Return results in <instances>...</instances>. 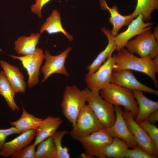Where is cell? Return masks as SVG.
<instances>
[{
  "label": "cell",
  "mask_w": 158,
  "mask_h": 158,
  "mask_svg": "<svg viewBox=\"0 0 158 158\" xmlns=\"http://www.w3.org/2000/svg\"><path fill=\"white\" fill-rule=\"evenodd\" d=\"M123 113L126 124L135 137L138 146L155 158L158 157V147L145 130L135 121L133 114L125 108Z\"/></svg>",
  "instance_id": "obj_8"
},
{
  "label": "cell",
  "mask_w": 158,
  "mask_h": 158,
  "mask_svg": "<svg viewBox=\"0 0 158 158\" xmlns=\"http://www.w3.org/2000/svg\"><path fill=\"white\" fill-rule=\"evenodd\" d=\"M40 37L39 33H32L29 36L20 37L15 41L14 49L18 55L31 54L35 51Z\"/></svg>",
  "instance_id": "obj_22"
},
{
  "label": "cell",
  "mask_w": 158,
  "mask_h": 158,
  "mask_svg": "<svg viewBox=\"0 0 158 158\" xmlns=\"http://www.w3.org/2000/svg\"><path fill=\"white\" fill-rule=\"evenodd\" d=\"M132 91L139 106L138 113L135 119L138 123L147 119L151 113L158 110V102L148 98L142 91L136 90Z\"/></svg>",
  "instance_id": "obj_20"
},
{
  "label": "cell",
  "mask_w": 158,
  "mask_h": 158,
  "mask_svg": "<svg viewBox=\"0 0 158 158\" xmlns=\"http://www.w3.org/2000/svg\"><path fill=\"white\" fill-rule=\"evenodd\" d=\"M51 0H35V3L31 6V11L37 14L40 18H42V9Z\"/></svg>",
  "instance_id": "obj_33"
},
{
  "label": "cell",
  "mask_w": 158,
  "mask_h": 158,
  "mask_svg": "<svg viewBox=\"0 0 158 158\" xmlns=\"http://www.w3.org/2000/svg\"><path fill=\"white\" fill-rule=\"evenodd\" d=\"M129 52L140 57L154 59L158 56V42L151 30H146L129 40L126 46Z\"/></svg>",
  "instance_id": "obj_6"
},
{
  "label": "cell",
  "mask_w": 158,
  "mask_h": 158,
  "mask_svg": "<svg viewBox=\"0 0 158 158\" xmlns=\"http://www.w3.org/2000/svg\"><path fill=\"white\" fill-rule=\"evenodd\" d=\"M158 8V0H137V4L132 13L134 18L141 14L144 21H148L151 18L153 11Z\"/></svg>",
  "instance_id": "obj_26"
},
{
  "label": "cell",
  "mask_w": 158,
  "mask_h": 158,
  "mask_svg": "<svg viewBox=\"0 0 158 158\" xmlns=\"http://www.w3.org/2000/svg\"><path fill=\"white\" fill-rule=\"evenodd\" d=\"M115 56L113 71L128 69L145 73L152 79L154 87H158L156 74L158 73V56L154 59L149 57H138L124 48L118 51Z\"/></svg>",
  "instance_id": "obj_1"
},
{
  "label": "cell",
  "mask_w": 158,
  "mask_h": 158,
  "mask_svg": "<svg viewBox=\"0 0 158 158\" xmlns=\"http://www.w3.org/2000/svg\"><path fill=\"white\" fill-rule=\"evenodd\" d=\"M0 65L5 74L16 93L25 92L26 86L24 77L19 68L6 61H0Z\"/></svg>",
  "instance_id": "obj_19"
},
{
  "label": "cell",
  "mask_w": 158,
  "mask_h": 158,
  "mask_svg": "<svg viewBox=\"0 0 158 158\" xmlns=\"http://www.w3.org/2000/svg\"><path fill=\"white\" fill-rule=\"evenodd\" d=\"M113 138L104 128L78 141L86 154L92 157L104 158L105 150L111 142Z\"/></svg>",
  "instance_id": "obj_7"
},
{
  "label": "cell",
  "mask_w": 158,
  "mask_h": 158,
  "mask_svg": "<svg viewBox=\"0 0 158 158\" xmlns=\"http://www.w3.org/2000/svg\"><path fill=\"white\" fill-rule=\"evenodd\" d=\"M101 8L102 10H108L110 14V23L113 28L111 30V33L115 37L120 30L123 26L128 25L134 18L132 14L124 16L118 11L117 6L114 5L110 8L108 6L106 0H99Z\"/></svg>",
  "instance_id": "obj_16"
},
{
  "label": "cell",
  "mask_w": 158,
  "mask_h": 158,
  "mask_svg": "<svg viewBox=\"0 0 158 158\" xmlns=\"http://www.w3.org/2000/svg\"><path fill=\"white\" fill-rule=\"evenodd\" d=\"M16 93L8 80L3 71H0V95L4 98L8 106L13 111H18L20 107L14 98Z\"/></svg>",
  "instance_id": "obj_24"
},
{
  "label": "cell",
  "mask_w": 158,
  "mask_h": 158,
  "mask_svg": "<svg viewBox=\"0 0 158 158\" xmlns=\"http://www.w3.org/2000/svg\"><path fill=\"white\" fill-rule=\"evenodd\" d=\"M37 145L35 158H57L52 136L41 141Z\"/></svg>",
  "instance_id": "obj_27"
},
{
  "label": "cell",
  "mask_w": 158,
  "mask_h": 158,
  "mask_svg": "<svg viewBox=\"0 0 158 158\" xmlns=\"http://www.w3.org/2000/svg\"><path fill=\"white\" fill-rule=\"evenodd\" d=\"M63 122L59 117L49 116L43 119L36 129L35 140L33 144L36 146L40 142L52 136Z\"/></svg>",
  "instance_id": "obj_18"
},
{
  "label": "cell",
  "mask_w": 158,
  "mask_h": 158,
  "mask_svg": "<svg viewBox=\"0 0 158 158\" xmlns=\"http://www.w3.org/2000/svg\"><path fill=\"white\" fill-rule=\"evenodd\" d=\"M104 128L89 106L86 104L79 114L75 125L69 133L74 140H78Z\"/></svg>",
  "instance_id": "obj_5"
},
{
  "label": "cell",
  "mask_w": 158,
  "mask_h": 158,
  "mask_svg": "<svg viewBox=\"0 0 158 158\" xmlns=\"http://www.w3.org/2000/svg\"><path fill=\"white\" fill-rule=\"evenodd\" d=\"M69 133V132L68 130H63L56 131L52 136L56 150L57 158H70L68 147H63L61 144L63 138Z\"/></svg>",
  "instance_id": "obj_28"
},
{
  "label": "cell",
  "mask_w": 158,
  "mask_h": 158,
  "mask_svg": "<svg viewBox=\"0 0 158 158\" xmlns=\"http://www.w3.org/2000/svg\"><path fill=\"white\" fill-rule=\"evenodd\" d=\"M46 31L49 34L61 33L70 41L73 40L72 36L68 34L63 28L61 21L60 13L56 9L53 10L47 18L40 30V33Z\"/></svg>",
  "instance_id": "obj_21"
},
{
  "label": "cell",
  "mask_w": 158,
  "mask_h": 158,
  "mask_svg": "<svg viewBox=\"0 0 158 158\" xmlns=\"http://www.w3.org/2000/svg\"><path fill=\"white\" fill-rule=\"evenodd\" d=\"M101 97L110 104L122 106L136 116L138 107L132 90L111 83L107 86L101 90Z\"/></svg>",
  "instance_id": "obj_2"
},
{
  "label": "cell",
  "mask_w": 158,
  "mask_h": 158,
  "mask_svg": "<svg viewBox=\"0 0 158 158\" xmlns=\"http://www.w3.org/2000/svg\"><path fill=\"white\" fill-rule=\"evenodd\" d=\"M21 132L14 127L6 129H0V150L3 148L7 137L11 135L20 134Z\"/></svg>",
  "instance_id": "obj_32"
},
{
  "label": "cell",
  "mask_w": 158,
  "mask_h": 158,
  "mask_svg": "<svg viewBox=\"0 0 158 158\" xmlns=\"http://www.w3.org/2000/svg\"><path fill=\"white\" fill-rule=\"evenodd\" d=\"M101 30L107 37L108 43L105 49L87 67L88 72L86 75L91 74L96 71L108 58L112 56L113 53L116 50L115 37L111 33L110 30L105 27L102 28Z\"/></svg>",
  "instance_id": "obj_17"
},
{
  "label": "cell",
  "mask_w": 158,
  "mask_h": 158,
  "mask_svg": "<svg viewBox=\"0 0 158 158\" xmlns=\"http://www.w3.org/2000/svg\"><path fill=\"white\" fill-rule=\"evenodd\" d=\"M36 146L33 144L28 145L12 154V158H35Z\"/></svg>",
  "instance_id": "obj_31"
},
{
  "label": "cell",
  "mask_w": 158,
  "mask_h": 158,
  "mask_svg": "<svg viewBox=\"0 0 158 158\" xmlns=\"http://www.w3.org/2000/svg\"><path fill=\"white\" fill-rule=\"evenodd\" d=\"M72 49L71 47H69L61 53L56 56H52L48 51L45 50V62L41 70L43 75L42 83L44 82L50 75L54 73L61 74L66 77L69 76V74L65 66V63L66 58Z\"/></svg>",
  "instance_id": "obj_11"
},
{
  "label": "cell",
  "mask_w": 158,
  "mask_h": 158,
  "mask_svg": "<svg viewBox=\"0 0 158 158\" xmlns=\"http://www.w3.org/2000/svg\"><path fill=\"white\" fill-rule=\"evenodd\" d=\"M116 118L114 124L106 128L113 137H117L123 140L132 148L138 146L134 136L129 130L123 115V110L120 106H114Z\"/></svg>",
  "instance_id": "obj_13"
},
{
  "label": "cell",
  "mask_w": 158,
  "mask_h": 158,
  "mask_svg": "<svg viewBox=\"0 0 158 158\" xmlns=\"http://www.w3.org/2000/svg\"><path fill=\"white\" fill-rule=\"evenodd\" d=\"M11 56L13 59L20 61L23 67L26 69L28 76V87L31 88L37 85L39 81L40 67L44 58L43 50L36 48L34 53L29 55L22 56L11 55Z\"/></svg>",
  "instance_id": "obj_10"
},
{
  "label": "cell",
  "mask_w": 158,
  "mask_h": 158,
  "mask_svg": "<svg viewBox=\"0 0 158 158\" xmlns=\"http://www.w3.org/2000/svg\"><path fill=\"white\" fill-rule=\"evenodd\" d=\"M144 21L142 15L140 13L129 24L126 30L117 34L115 37L116 51L125 47L127 42L134 37L151 29L154 23Z\"/></svg>",
  "instance_id": "obj_12"
},
{
  "label": "cell",
  "mask_w": 158,
  "mask_h": 158,
  "mask_svg": "<svg viewBox=\"0 0 158 158\" xmlns=\"http://www.w3.org/2000/svg\"><path fill=\"white\" fill-rule=\"evenodd\" d=\"M35 129L25 131L13 140L5 142L0 150V156L4 158L11 157L14 153L28 145L35 137Z\"/></svg>",
  "instance_id": "obj_15"
},
{
  "label": "cell",
  "mask_w": 158,
  "mask_h": 158,
  "mask_svg": "<svg viewBox=\"0 0 158 158\" xmlns=\"http://www.w3.org/2000/svg\"><path fill=\"white\" fill-rule=\"evenodd\" d=\"M145 130L157 147H158V128L147 119L138 123Z\"/></svg>",
  "instance_id": "obj_29"
},
{
  "label": "cell",
  "mask_w": 158,
  "mask_h": 158,
  "mask_svg": "<svg viewBox=\"0 0 158 158\" xmlns=\"http://www.w3.org/2000/svg\"><path fill=\"white\" fill-rule=\"evenodd\" d=\"M85 90L87 104L105 128L111 126L116 118L114 106L101 97L99 90L87 88Z\"/></svg>",
  "instance_id": "obj_4"
},
{
  "label": "cell",
  "mask_w": 158,
  "mask_h": 158,
  "mask_svg": "<svg viewBox=\"0 0 158 158\" xmlns=\"http://www.w3.org/2000/svg\"><path fill=\"white\" fill-rule=\"evenodd\" d=\"M22 108V113L20 118L16 121L9 122L21 133L31 130H36L44 118L36 117L28 113L23 106Z\"/></svg>",
  "instance_id": "obj_23"
},
{
  "label": "cell",
  "mask_w": 158,
  "mask_h": 158,
  "mask_svg": "<svg viewBox=\"0 0 158 158\" xmlns=\"http://www.w3.org/2000/svg\"><path fill=\"white\" fill-rule=\"evenodd\" d=\"M147 120L150 123L154 124L158 121V110L151 113L148 116Z\"/></svg>",
  "instance_id": "obj_34"
},
{
  "label": "cell",
  "mask_w": 158,
  "mask_h": 158,
  "mask_svg": "<svg viewBox=\"0 0 158 158\" xmlns=\"http://www.w3.org/2000/svg\"><path fill=\"white\" fill-rule=\"evenodd\" d=\"M87 102L85 90H80L76 86H67L61 104L64 117L71 123L72 127L80 111Z\"/></svg>",
  "instance_id": "obj_3"
},
{
  "label": "cell",
  "mask_w": 158,
  "mask_h": 158,
  "mask_svg": "<svg viewBox=\"0 0 158 158\" xmlns=\"http://www.w3.org/2000/svg\"><path fill=\"white\" fill-rule=\"evenodd\" d=\"M153 34L155 38L157 41H158V27L156 26L154 29V32Z\"/></svg>",
  "instance_id": "obj_35"
},
{
  "label": "cell",
  "mask_w": 158,
  "mask_h": 158,
  "mask_svg": "<svg viewBox=\"0 0 158 158\" xmlns=\"http://www.w3.org/2000/svg\"><path fill=\"white\" fill-rule=\"evenodd\" d=\"M130 146L123 140L113 137L111 142L107 147L104 153V158H124L125 152Z\"/></svg>",
  "instance_id": "obj_25"
},
{
  "label": "cell",
  "mask_w": 158,
  "mask_h": 158,
  "mask_svg": "<svg viewBox=\"0 0 158 158\" xmlns=\"http://www.w3.org/2000/svg\"><path fill=\"white\" fill-rule=\"evenodd\" d=\"M66 1H67V0H66Z\"/></svg>",
  "instance_id": "obj_37"
},
{
  "label": "cell",
  "mask_w": 158,
  "mask_h": 158,
  "mask_svg": "<svg viewBox=\"0 0 158 158\" xmlns=\"http://www.w3.org/2000/svg\"><path fill=\"white\" fill-rule=\"evenodd\" d=\"M111 83L132 90H139L158 96V91L143 84L136 79L130 70L113 71Z\"/></svg>",
  "instance_id": "obj_14"
},
{
  "label": "cell",
  "mask_w": 158,
  "mask_h": 158,
  "mask_svg": "<svg viewBox=\"0 0 158 158\" xmlns=\"http://www.w3.org/2000/svg\"><path fill=\"white\" fill-rule=\"evenodd\" d=\"M81 157H83V158H93V157L87 154H85L84 153L82 154L81 155Z\"/></svg>",
  "instance_id": "obj_36"
},
{
  "label": "cell",
  "mask_w": 158,
  "mask_h": 158,
  "mask_svg": "<svg viewBox=\"0 0 158 158\" xmlns=\"http://www.w3.org/2000/svg\"><path fill=\"white\" fill-rule=\"evenodd\" d=\"M115 60L114 54L108 58L96 71L89 75L85 74V81L87 88L100 91L107 86L111 83Z\"/></svg>",
  "instance_id": "obj_9"
},
{
  "label": "cell",
  "mask_w": 158,
  "mask_h": 158,
  "mask_svg": "<svg viewBox=\"0 0 158 158\" xmlns=\"http://www.w3.org/2000/svg\"><path fill=\"white\" fill-rule=\"evenodd\" d=\"M126 158H155L138 146L128 149L124 154Z\"/></svg>",
  "instance_id": "obj_30"
}]
</instances>
